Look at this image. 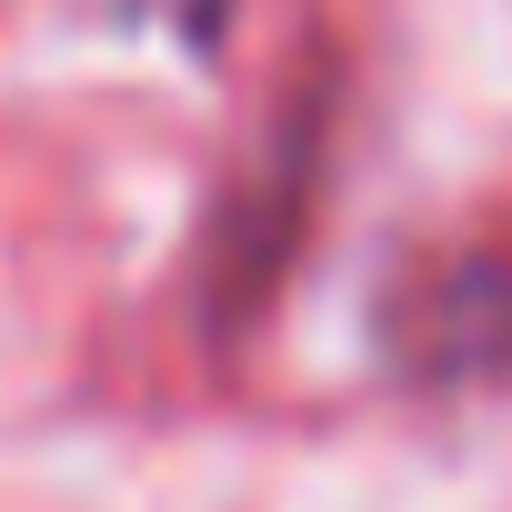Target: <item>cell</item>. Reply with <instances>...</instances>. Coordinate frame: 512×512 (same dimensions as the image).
Masks as SVG:
<instances>
[{
    "label": "cell",
    "instance_id": "6da1fadb",
    "mask_svg": "<svg viewBox=\"0 0 512 512\" xmlns=\"http://www.w3.org/2000/svg\"><path fill=\"white\" fill-rule=\"evenodd\" d=\"M382 342L412 382H492L512 372V251L462 241L442 262H422L382 302Z\"/></svg>",
    "mask_w": 512,
    "mask_h": 512
}]
</instances>
